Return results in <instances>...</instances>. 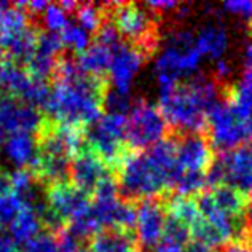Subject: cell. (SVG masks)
<instances>
[{
  "label": "cell",
  "mask_w": 252,
  "mask_h": 252,
  "mask_svg": "<svg viewBox=\"0 0 252 252\" xmlns=\"http://www.w3.org/2000/svg\"><path fill=\"white\" fill-rule=\"evenodd\" d=\"M107 91V78L86 74L74 58L63 53L51 77L45 117L88 128L104 114Z\"/></svg>",
  "instance_id": "cell-1"
},
{
  "label": "cell",
  "mask_w": 252,
  "mask_h": 252,
  "mask_svg": "<svg viewBox=\"0 0 252 252\" xmlns=\"http://www.w3.org/2000/svg\"><path fill=\"white\" fill-rule=\"evenodd\" d=\"M179 174L172 132L147 150H131L114 171L118 193L125 201L141 203L168 198Z\"/></svg>",
  "instance_id": "cell-2"
},
{
  "label": "cell",
  "mask_w": 252,
  "mask_h": 252,
  "mask_svg": "<svg viewBox=\"0 0 252 252\" xmlns=\"http://www.w3.org/2000/svg\"><path fill=\"white\" fill-rule=\"evenodd\" d=\"M220 85L203 75L179 80L172 88L160 91L158 109L171 132H201L206 129V117L219 102Z\"/></svg>",
  "instance_id": "cell-3"
},
{
  "label": "cell",
  "mask_w": 252,
  "mask_h": 252,
  "mask_svg": "<svg viewBox=\"0 0 252 252\" xmlns=\"http://www.w3.org/2000/svg\"><path fill=\"white\" fill-rule=\"evenodd\" d=\"M105 16L122 37V40L134 46L145 58H150L160 43L158 13L147 5L131 2L105 3Z\"/></svg>",
  "instance_id": "cell-4"
},
{
  "label": "cell",
  "mask_w": 252,
  "mask_h": 252,
  "mask_svg": "<svg viewBox=\"0 0 252 252\" xmlns=\"http://www.w3.org/2000/svg\"><path fill=\"white\" fill-rule=\"evenodd\" d=\"M204 132L214 150H233L252 142V117L238 112L222 97L209 110Z\"/></svg>",
  "instance_id": "cell-5"
},
{
  "label": "cell",
  "mask_w": 252,
  "mask_h": 252,
  "mask_svg": "<svg viewBox=\"0 0 252 252\" xmlns=\"http://www.w3.org/2000/svg\"><path fill=\"white\" fill-rule=\"evenodd\" d=\"M126 118L128 115L105 112L86 128V145L102 158L112 172L131 152L126 142Z\"/></svg>",
  "instance_id": "cell-6"
},
{
  "label": "cell",
  "mask_w": 252,
  "mask_h": 252,
  "mask_svg": "<svg viewBox=\"0 0 252 252\" xmlns=\"http://www.w3.org/2000/svg\"><path fill=\"white\" fill-rule=\"evenodd\" d=\"M171 134L161 110L147 101H136L126 118V142L131 150H147Z\"/></svg>",
  "instance_id": "cell-7"
},
{
  "label": "cell",
  "mask_w": 252,
  "mask_h": 252,
  "mask_svg": "<svg viewBox=\"0 0 252 252\" xmlns=\"http://www.w3.org/2000/svg\"><path fill=\"white\" fill-rule=\"evenodd\" d=\"M206 179L212 187L230 185L241 191L252 190V142L216 155Z\"/></svg>",
  "instance_id": "cell-8"
},
{
  "label": "cell",
  "mask_w": 252,
  "mask_h": 252,
  "mask_svg": "<svg viewBox=\"0 0 252 252\" xmlns=\"http://www.w3.org/2000/svg\"><path fill=\"white\" fill-rule=\"evenodd\" d=\"M172 136L176 141L179 174L189 172L208 176V171L216 160V150L211 145L206 132H172Z\"/></svg>",
  "instance_id": "cell-9"
},
{
  "label": "cell",
  "mask_w": 252,
  "mask_h": 252,
  "mask_svg": "<svg viewBox=\"0 0 252 252\" xmlns=\"http://www.w3.org/2000/svg\"><path fill=\"white\" fill-rule=\"evenodd\" d=\"M168 222V198L136 203V241L141 252H152Z\"/></svg>",
  "instance_id": "cell-10"
},
{
  "label": "cell",
  "mask_w": 252,
  "mask_h": 252,
  "mask_svg": "<svg viewBox=\"0 0 252 252\" xmlns=\"http://www.w3.org/2000/svg\"><path fill=\"white\" fill-rule=\"evenodd\" d=\"M110 177H114L112 169L86 144L70 160L69 182L75 185L77 189L86 191L88 195L94 193L99 185Z\"/></svg>",
  "instance_id": "cell-11"
},
{
  "label": "cell",
  "mask_w": 252,
  "mask_h": 252,
  "mask_svg": "<svg viewBox=\"0 0 252 252\" xmlns=\"http://www.w3.org/2000/svg\"><path fill=\"white\" fill-rule=\"evenodd\" d=\"M145 61V56L134 46L122 42L112 50V59L107 72L109 88L120 94H129L131 85L139 69Z\"/></svg>",
  "instance_id": "cell-12"
},
{
  "label": "cell",
  "mask_w": 252,
  "mask_h": 252,
  "mask_svg": "<svg viewBox=\"0 0 252 252\" xmlns=\"http://www.w3.org/2000/svg\"><path fill=\"white\" fill-rule=\"evenodd\" d=\"M43 115L40 110L11 96H0V128L5 134L29 132L34 134Z\"/></svg>",
  "instance_id": "cell-13"
},
{
  "label": "cell",
  "mask_w": 252,
  "mask_h": 252,
  "mask_svg": "<svg viewBox=\"0 0 252 252\" xmlns=\"http://www.w3.org/2000/svg\"><path fill=\"white\" fill-rule=\"evenodd\" d=\"M2 155L6 163L16 169L32 171L37 163V142L34 134L29 132H15L8 134L2 144Z\"/></svg>",
  "instance_id": "cell-14"
},
{
  "label": "cell",
  "mask_w": 252,
  "mask_h": 252,
  "mask_svg": "<svg viewBox=\"0 0 252 252\" xmlns=\"http://www.w3.org/2000/svg\"><path fill=\"white\" fill-rule=\"evenodd\" d=\"M90 252H141L134 231L125 230H101L90 238Z\"/></svg>",
  "instance_id": "cell-15"
},
{
  "label": "cell",
  "mask_w": 252,
  "mask_h": 252,
  "mask_svg": "<svg viewBox=\"0 0 252 252\" xmlns=\"http://www.w3.org/2000/svg\"><path fill=\"white\" fill-rule=\"evenodd\" d=\"M195 48L201 58L206 56L216 61L223 59L228 48V32L220 24H208L195 35Z\"/></svg>",
  "instance_id": "cell-16"
},
{
  "label": "cell",
  "mask_w": 252,
  "mask_h": 252,
  "mask_svg": "<svg viewBox=\"0 0 252 252\" xmlns=\"http://www.w3.org/2000/svg\"><path fill=\"white\" fill-rule=\"evenodd\" d=\"M42 220L38 212L29 206V204H24L23 209L19 211V214L16 216L15 220L11 222L8 227V236L11 238L16 244H26L29 243L32 238H35L38 233H42Z\"/></svg>",
  "instance_id": "cell-17"
},
{
  "label": "cell",
  "mask_w": 252,
  "mask_h": 252,
  "mask_svg": "<svg viewBox=\"0 0 252 252\" xmlns=\"http://www.w3.org/2000/svg\"><path fill=\"white\" fill-rule=\"evenodd\" d=\"M110 59H112V50L101 43L94 42V43H91L85 51H82L80 55L75 58V61L78 65H80V69L83 72H86V74L107 78Z\"/></svg>",
  "instance_id": "cell-18"
},
{
  "label": "cell",
  "mask_w": 252,
  "mask_h": 252,
  "mask_svg": "<svg viewBox=\"0 0 252 252\" xmlns=\"http://www.w3.org/2000/svg\"><path fill=\"white\" fill-rule=\"evenodd\" d=\"M209 191L211 198L219 208L223 209L228 214L246 219L248 212V195L246 191H241L230 185H216Z\"/></svg>",
  "instance_id": "cell-19"
},
{
  "label": "cell",
  "mask_w": 252,
  "mask_h": 252,
  "mask_svg": "<svg viewBox=\"0 0 252 252\" xmlns=\"http://www.w3.org/2000/svg\"><path fill=\"white\" fill-rule=\"evenodd\" d=\"M190 244V228L168 216L163 236L152 252H187Z\"/></svg>",
  "instance_id": "cell-20"
},
{
  "label": "cell",
  "mask_w": 252,
  "mask_h": 252,
  "mask_svg": "<svg viewBox=\"0 0 252 252\" xmlns=\"http://www.w3.org/2000/svg\"><path fill=\"white\" fill-rule=\"evenodd\" d=\"M104 21H105V6L104 5H96V3L77 5L75 23L80 24L88 34H96Z\"/></svg>",
  "instance_id": "cell-21"
},
{
  "label": "cell",
  "mask_w": 252,
  "mask_h": 252,
  "mask_svg": "<svg viewBox=\"0 0 252 252\" xmlns=\"http://www.w3.org/2000/svg\"><path fill=\"white\" fill-rule=\"evenodd\" d=\"M58 37L61 40L63 46L74 50L78 55L90 46V34L75 21H69V24L59 32Z\"/></svg>",
  "instance_id": "cell-22"
},
{
  "label": "cell",
  "mask_w": 252,
  "mask_h": 252,
  "mask_svg": "<svg viewBox=\"0 0 252 252\" xmlns=\"http://www.w3.org/2000/svg\"><path fill=\"white\" fill-rule=\"evenodd\" d=\"M42 16H43V24H45V28L48 32H53V34H59L65 26L69 24V13L63 10L61 6L58 5H51L48 3V6L43 10L42 13Z\"/></svg>",
  "instance_id": "cell-23"
},
{
  "label": "cell",
  "mask_w": 252,
  "mask_h": 252,
  "mask_svg": "<svg viewBox=\"0 0 252 252\" xmlns=\"http://www.w3.org/2000/svg\"><path fill=\"white\" fill-rule=\"evenodd\" d=\"M23 252H59L56 235L43 230L42 233H38L29 243L24 244Z\"/></svg>",
  "instance_id": "cell-24"
},
{
  "label": "cell",
  "mask_w": 252,
  "mask_h": 252,
  "mask_svg": "<svg viewBox=\"0 0 252 252\" xmlns=\"http://www.w3.org/2000/svg\"><path fill=\"white\" fill-rule=\"evenodd\" d=\"M222 8L231 16L252 21V0H228L222 5Z\"/></svg>",
  "instance_id": "cell-25"
},
{
  "label": "cell",
  "mask_w": 252,
  "mask_h": 252,
  "mask_svg": "<svg viewBox=\"0 0 252 252\" xmlns=\"http://www.w3.org/2000/svg\"><path fill=\"white\" fill-rule=\"evenodd\" d=\"M243 64H244L243 74L240 77V82H238L236 85L252 96V43H249L246 46V50H244Z\"/></svg>",
  "instance_id": "cell-26"
},
{
  "label": "cell",
  "mask_w": 252,
  "mask_h": 252,
  "mask_svg": "<svg viewBox=\"0 0 252 252\" xmlns=\"http://www.w3.org/2000/svg\"><path fill=\"white\" fill-rule=\"evenodd\" d=\"M56 240H58L59 252H90V249L82 241H78L77 238L67 233L65 230L56 235Z\"/></svg>",
  "instance_id": "cell-27"
},
{
  "label": "cell",
  "mask_w": 252,
  "mask_h": 252,
  "mask_svg": "<svg viewBox=\"0 0 252 252\" xmlns=\"http://www.w3.org/2000/svg\"><path fill=\"white\" fill-rule=\"evenodd\" d=\"M0 252H21L19 244H16L8 235H0Z\"/></svg>",
  "instance_id": "cell-28"
},
{
  "label": "cell",
  "mask_w": 252,
  "mask_h": 252,
  "mask_svg": "<svg viewBox=\"0 0 252 252\" xmlns=\"http://www.w3.org/2000/svg\"><path fill=\"white\" fill-rule=\"evenodd\" d=\"M222 252H252V246L244 241H238V243H231L228 246H225Z\"/></svg>",
  "instance_id": "cell-29"
},
{
  "label": "cell",
  "mask_w": 252,
  "mask_h": 252,
  "mask_svg": "<svg viewBox=\"0 0 252 252\" xmlns=\"http://www.w3.org/2000/svg\"><path fill=\"white\" fill-rule=\"evenodd\" d=\"M244 243L252 246V204L246 212V227H244Z\"/></svg>",
  "instance_id": "cell-30"
},
{
  "label": "cell",
  "mask_w": 252,
  "mask_h": 252,
  "mask_svg": "<svg viewBox=\"0 0 252 252\" xmlns=\"http://www.w3.org/2000/svg\"><path fill=\"white\" fill-rule=\"evenodd\" d=\"M5 139H6V134H5V131L0 128V147H2V144L5 142Z\"/></svg>",
  "instance_id": "cell-31"
},
{
  "label": "cell",
  "mask_w": 252,
  "mask_h": 252,
  "mask_svg": "<svg viewBox=\"0 0 252 252\" xmlns=\"http://www.w3.org/2000/svg\"><path fill=\"white\" fill-rule=\"evenodd\" d=\"M251 32H252V28H251Z\"/></svg>",
  "instance_id": "cell-32"
},
{
  "label": "cell",
  "mask_w": 252,
  "mask_h": 252,
  "mask_svg": "<svg viewBox=\"0 0 252 252\" xmlns=\"http://www.w3.org/2000/svg\"><path fill=\"white\" fill-rule=\"evenodd\" d=\"M0 59H2V56H0Z\"/></svg>",
  "instance_id": "cell-33"
}]
</instances>
